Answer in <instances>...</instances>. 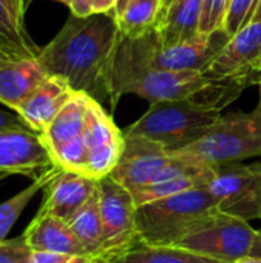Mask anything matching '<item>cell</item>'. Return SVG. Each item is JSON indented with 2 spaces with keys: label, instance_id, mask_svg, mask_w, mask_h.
I'll use <instances>...</instances> for the list:
<instances>
[{
  "label": "cell",
  "instance_id": "cell-1",
  "mask_svg": "<svg viewBox=\"0 0 261 263\" xmlns=\"http://www.w3.org/2000/svg\"><path fill=\"white\" fill-rule=\"evenodd\" d=\"M118 39L114 14H71L58 34L40 48L37 59L49 74L63 77L74 91L112 108L109 71Z\"/></svg>",
  "mask_w": 261,
  "mask_h": 263
},
{
  "label": "cell",
  "instance_id": "cell-2",
  "mask_svg": "<svg viewBox=\"0 0 261 263\" xmlns=\"http://www.w3.org/2000/svg\"><path fill=\"white\" fill-rule=\"evenodd\" d=\"M157 43L155 29L135 39L120 34L109 71L112 109L123 94H137L149 103H157L191 99L209 83L211 79L205 72L166 71L154 66Z\"/></svg>",
  "mask_w": 261,
  "mask_h": 263
},
{
  "label": "cell",
  "instance_id": "cell-3",
  "mask_svg": "<svg viewBox=\"0 0 261 263\" xmlns=\"http://www.w3.org/2000/svg\"><path fill=\"white\" fill-rule=\"evenodd\" d=\"M220 211L218 202L205 188H192L140 205L135 217L138 239L149 245H177Z\"/></svg>",
  "mask_w": 261,
  "mask_h": 263
},
{
  "label": "cell",
  "instance_id": "cell-4",
  "mask_svg": "<svg viewBox=\"0 0 261 263\" xmlns=\"http://www.w3.org/2000/svg\"><path fill=\"white\" fill-rule=\"evenodd\" d=\"M222 117V111L189 99L151 103L149 109L125 134L149 139L169 153L182 151L200 140Z\"/></svg>",
  "mask_w": 261,
  "mask_h": 263
},
{
  "label": "cell",
  "instance_id": "cell-5",
  "mask_svg": "<svg viewBox=\"0 0 261 263\" xmlns=\"http://www.w3.org/2000/svg\"><path fill=\"white\" fill-rule=\"evenodd\" d=\"M177 154L192 157L211 168L261 156V86L260 100L252 111L222 114L200 140Z\"/></svg>",
  "mask_w": 261,
  "mask_h": 263
},
{
  "label": "cell",
  "instance_id": "cell-6",
  "mask_svg": "<svg viewBox=\"0 0 261 263\" xmlns=\"http://www.w3.org/2000/svg\"><path fill=\"white\" fill-rule=\"evenodd\" d=\"M257 233L258 230H254L248 220L220 211L192 230L175 247L217 262L235 263L251 256Z\"/></svg>",
  "mask_w": 261,
  "mask_h": 263
},
{
  "label": "cell",
  "instance_id": "cell-7",
  "mask_svg": "<svg viewBox=\"0 0 261 263\" xmlns=\"http://www.w3.org/2000/svg\"><path fill=\"white\" fill-rule=\"evenodd\" d=\"M98 193L105 234L103 259H106L140 242L135 223L138 205L132 193L111 176L98 180Z\"/></svg>",
  "mask_w": 261,
  "mask_h": 263
},
{
  "label": "cell",
  "instance_id": "cell-8",
  "mask_svg": "<svg viewBox=\"0 0 261 263\" xmlns=\"http://www.w3.org/2000/svg\"><path fill=\"white\" fill-rule=\"evenodd\" d=\"M85 143L88 149L86 176L100 180L112 173L125 148V133L100 102L89 96L85 117Z\"/></svg>",
  "mask_w": 261,
  "mask_h": 263
},
{
  "label": "cell",
  "instance_id": "cell-9",
  "mask_svg": "<svg viewBox=\"0 0 261 263\" xmlns=\"http://www.w3.org/2000/svg\"><path fill=\"white\" fill-rule=\"evenodd\" d=\"M171 157L172 153L162 145L140 136L125 134V148L109 176L131 193H135L151 183Z\"/></svg>",
  "mask_w": 261,
  "mask_h": 263
},
{
  "label": "cell",
  "instance_id": "cell-10",
  "mask_svg": "<svg viewBox=\"0 0 261 263\" xmlns=\"http://www.w3.org/2000/svg\"><path fill=\"white\" fill-rule=\"evenodd\" d=\"M55 168L42 134L23 128L0 133V173L37 179Z\"/></svg>",
  "mask_w": 261,
  "mask_h": 263
},
{
  "label": "cell",
  "instance_id": "cell-11",
  "mask_svg": "<svg viewBox=\"0 0 261 263\" xmlns=\"http://www.w3.org/2000/svg\"><path fill=\"white\" fill-rule=\"evenodd\" d=\"M229 40L231 35L225 29H218L211 34H198L194 39L172 46H160L157 43L152 63L166 71L206 72Z\"/></svg>",
  "mask_w": 261,
  "mask_h": 263
},
{
  "label": "cell",
  "instance_id": "cell-12",
  "mask_svg": "<svg viewBox=\"0 0 261 263\" xmlns=\"http://www.w3.org/2000/svg\"><path fill=\"white\" fill-rule=\"evenodd\" d=\"M205 74L211 79L251 76L261 85V20L232 35Z\"/></svg>",
  "mask_w": 261,
  "mask_h": 263
},
{
  "label": "cell",
  "instance_id": "cell-13",
  "mask_svg": "<svg viewBox=\"0 0 261 263\" xmlns=\"http://www.w3.org/2000/svg\"><path fill=\"white\" fill-rule=\"evenodd\" d=\"M209 170L211 166H206L192 157L172 153L171 160L158 173V176L146 186L132 193V196L140 206L192 188H202Z\"/></svg>",
  "mask_w": 261,
  "mask_h": 263
},
{
  "label": "cell",
  "instance_id": "cell-14",
  "mask_svg": "<svg viewBox=\"0 0 261 263\" xmlns=\"http://www.w3.org/2000/svg\"><path fill=\"white\" fill-rule=\"evenodd\" d=\"M74 94L63 77L49 74L14 111L29 129L42 134Z\"/></svg>",
  "mask_w": 261,
  "mask_h": 263
},
{
  "label": "cell",
  "instance_id": "cell-15",
  "mask_svg": "<svg viewBox=\"0 0 261 263\" xmlns=\"http://www.w3.org/2000/svg\"><path fill=\"white\" fill-rule=\"evenodd\" d=\"M98 180L80 173L58 170L43 188L42 210L69 222L97 190Z\"/></svg>",
  "mask_w": 261,
  "mask_h": 263
},
{
  "label": "cell",
  "instance_id": "cell-16",
  "mask_svg": "<svg viewBox=\"0 0 261 263\" xmlns=\"http://www.w3.org/2000/svg\"><path fill=\"white\" fill-rule=\"evenodd\" d=\"M260 174L261 163H229L222 166H212L208 171L202 188H205L218 202L222 211L228 213L252 193Z\"/></svg>",
  "mask_w": 261,
  "mask_h": 263
},
{
  "label": "cell",
  "instance_id": "cell-17",
  "mask_svg": "<svg viewBox=\"0 0 261 263\" xmlns=\"http://www.w3.org/2000/svg\"><path fill=\"white\" fill-rule=\"evenodd\" d=\"M22 236L31 251L89 256L69 228L68 222L46 213L42 208L29 222Z\"/></svg>",
  "mask_w": 261,
  "mask_h": 263
},
{
  "label": "cell",
  "instance_id": "cell-18",
  "mask_svg": "<svg viewBox=\"0 0 261 263\" xmlns=\"http://www.w3.org/2000/svg\"><path fill=\"white\" fill-rule=\"evenodd\" d=\"M48 76L37 57L0 60V103L14 111Z\"/></svg>",
  "mask_w": 261,
  "mask_h": 263
},
{
  "label": "cell",
  "instance_id": "cell-19",
  "mask_svg": "<svg viewBox=\"0 0 261 263\" xmlns=\"http://www.w3.org/2000/svg\"><path fill=\"white\" fill-rule=\"evenodd\" d=\"M203 0H174L160 12L155 34L160 46H172L200 34Z\"/></svg>",
  "mask_w": 261,
  "mask_h": 263
},
{
  "label": "cell",
  "instance_id": "cell-20",
  "mask_svg": "<svg viewBox=\"0 0 261 263\" xmlns=\"http://www.w3.org/2000/svg\"><path fill=\"white\" fill-rule=\"evenodd\" d=\"M88 99V94L75 91L71 100L60 109L49 126L42 133V139L49 153L83 134Z\"/></svg>",
  "mask_w": 261,
  "mask_h": 263
},
{
  "label": "cell",
  "instance_id": "cell-21",
  "mask_svg": "<svg viewBox=\"0 0 261 263\" xmlns=\"http://www.w3.org/2000/svg\"><path fill=\"white\" fill-rule=\"evenodd\" d=\"M25 0H0V46L18 57H37L40 48L25 29Z\"/></svg>",
  "mask_w": 261,
  "mask_h": 263
},
{
  "label": "cell",
  "instance_id": "cell-22",
  "mask_svg": "<svg viewBox=\"0 0 261 263\" xmlns=\"http://www.w3.org/2000/svg\"><path fill=\"white\" fill-rule=\"evenodd\" d=\"M68 225L89 256L103 259L105 234H103V222L100 214L98 185L94 194L86 200V203L71 217Z\"/></svg>",
  "mask_w": 261,
  "mask_h": 263
},
{
  "label": "cell",
  "instance_id": "cell-23",
  "mask_svg": "<svg viewBox=\"0 0 261 263\" xmlns=\"http://www.w3.org/2000/svg\"><path fill=\"white\" fill-rule=\"evenodd\" d=\"M105 263H222L175 245H149L137 242L123 253L103 259Z\"/></svg>",
  "mask_w": 261,
  "mask_h": 263
},
{
  "label": "cell",
  "instance_id": "cell-24",
  "mask_svg": "<svg viewBox=\"0 0 261 263\" xmlns=\"http://www.w3.org/2000/svg\"><path fill=\"white\" fill-rule=\"evenodd\" d=\"M163 0H131L115 17L120 34L135 39L155 29Z\"/></svg>",
  "mask_w": 261,
  "mask_h": 263
},
{
  "label": "cell",
  "instance_id": "cell-25",
  "mask_svg": "<svg viewBox=\"0 0 261 263\" xmlns=\"http://www.w3.org/2000/svg\"><path fill=\"white\" fill-rule=\"evenodd\" d=\"M58 170L60 168L55 166V168L46 171L40 177L34 179V182L29 186H26L25 190H22L20 193H17L11 199L0 203V243L8 239V234H9L11 228L14 227V223L20 217V214L25 211L28 203L32 200V197L48 185V182L57 174Z\"/></svg>",
  "mask_w": 261,
  "mask_h": 263
},
{
  "label": "cell",
  "instance_id": "cell-26",
  "mask_svg": "<svg viewBox=\"0 0 261 263\" xmlns=\"http://www.w3.org/2000/svg\"><path fill=\"white\" fill-rule=\"evenodd\" d=\"M231 0H203L200 17V34L225 29Z\"/></svg>",
  "mask_w": 261,
  "mask_h": 263
},
{
  "label": "cell",
  "instance_id": "cell-27",
  "mask_svg": "<svg viewBox=\"0 0 261 263\" xmlns=\"http://www.w3.org/2000/svg\"><path fill=\"white\" fill-rule=\"evenodd\" d=\"M258 3L260 0H231L225 31L232 37L245 26H248L255 15Z\"/></svg>",
  "mask_w": 261,
  "mask_h": 263
},
{
  "label": "cell",
  "instance_id": "cell-28",
  "mask_svg": "<svg viewBox=\"0 0 261 263\" xmlns=\"http://www.w3.org/2000/svg\"><path fill=\"white\" fill-rule=\"evenodd\" d=\"M31 250L23 236L0 243V263H28Z\"/></svg>",
  "mask_w": 261,
  "mask_h": 263
},
{
  "label": "cell",
  "instance_id": "cell-29",
  "mask_svg": "<svg viewBox=\"0 0 261 263\" xmlns=\"http://www.w3.org/2000/svg\"><path fill=\"white\" fill-rule=\"evenodd\" d=\"M228 214L242 217L248 222L254 219H261V174L252 193L243 202H240L232 210H229Z\"/></svg>",
  "mask_w": 261,
  "mask_h": 263
},
{
  "label": "cell",
  "instance_id": "cell-30",
  "mask_svg": "<svg viewBox=\"0 0 261 263\" xmlns=\"http://www.w3.org/2000/svg\"><path fill=\"white\" fill-rule=\"evenodd\" d=\"M102 259L92 256H77L65 253H45L31 251L28 263H100Z\"/></svg>",
  "mask_w": 261,
  "mask_h": 263
},
{
  "label": "cell",
  "instance_id": "cell-31",
  "mask_svg": "<svg viewBox=\"0 0 261 263\" xmlns=\"http://www.w3.org/2000/svg\"><path fill=\"white\" fill-rule=\"evenodd\" d=\"M23 128H28V126L15 111L0 109V133L9 131V129H23Z\"/></svg>",
  "mask_w": 261,
  "mask_h": 263
},
{
  "label": "cell",
  "instance_id": "cell-32",
  "mask_svg": "<svg viewBox=\"0 0 261 263\" xmlns=\"http://www.w3.org/2000/svg\"><path fill=\"white\" fill-rule=\"evenodd\" d=\"M92 5H94V0H72L69 9H71V14L77 17H88L94 14Z\"/></svg>",
  "mask_w": 261,
  "mask_h": 263
},
{
  "label": "cell",
  "instance_id": "cell-33",
  "mask_svg": "<svg viewBox=\"0 0 261 263\" xmlns=\"http://www.w3.org/2000/svg\"><path fill=\"white\" fill-rule=\"evenodd\" d=\"M118 0H94L92 12L94 14H114Z\"/></svg>",
  "mask_w": 261,
  "mask_h": 263
},
{
  "label": "cell",
  "instance_id": "cell-34",
  "mask_svg": "<svg viewBox=\"0 0 261 263\" xmlns=\"http://www.w3.org/2000/svg\"><path fill=\"white\" fill-rule=\"evenodd\" d=\"M251 256H257V257H261V228L257 233V240L254 243V248H252V253Z\"/></svg>",
  "mask_w": 261,
  "mask_h": 263
},
{
  "label": "cell",
  "instance_id": "cell-35",
  "mask_svg": "<svg viewBox=\"0 0 261 263\" xmlns=\"http://www.w3.org/2000/svg\"><path fill=\"white\" fill-rule=\"evenodd\" d=\"M129 2H131V0H118V2H117V6H115V11H114V17H117V15L125 9V6H126Z\"/></svg>",
  "mask_w": 261,
  "mask_h": 263
},
{
  "label": "cell",
  "instance_id": "cell-36",
  "mask_svg": "<svg viewBox=\"0 0 261 263\" xmlns=\"http://www.w3.org/2000/svg\"><path fill=\"white\" fill-rule=\"evenodd\" d=\"M12 57H18V55L12 54L11 51H8L3 46H0V60H8V59H12Z\"/></svg>",
  "mask_w": 261,
  "mask_h": 263
},
{
  "label": "cell",
  "instance_id": "cell-37",
  "mask_svg": "<svg viewBox=\"0 0 261 263\" xmlns=\"http://www.w3.org/2000/svg\"><path fill=\"white\" fill-rule=\"evenodd\" d=\"M235 263H261V257H257V256H246V257L237 260Z\"/></svg>",
  "mask_w": 261,
  "mask_h": 263
},
{
  "label": "cell",
  "instance_id": "cell-38",
  "mask_svg": "<svg viewBox=\"0 0 261 263\" xmlns=\"http://www.w3.org/2000/svg\"><path fill=\"white\" fill-rule=\"evenodd\" d=\"M261 20V0L260 3H258V8H257V11H255V15H254V18H252V22H260Z\"/></svg>",
  "mask_w": 261,
  "mask_h": 263
},
{
  "label": "cell",
  "instance_id": "cell-39",
  "mask_svg": "<svg viewBox=\"0 0 261 263\" xmlns=\"http://www.w3.org/2000/svg\"><path fill=\"white\" fill-rule=\"evenodd\" d=\"M55 2H60V3H65L66 6H71L72 0H55Z\"/></svg>",
  "mask_w": 261,
  "mask_h": 263
},
{
  "label": "cell",
  "instance_id": "cell-40",
  "mask_svg": "<svg viewBox=\"0 0 261 263\" xmlns=\"http://www.w3.org/2000/svg\"><path fill=\"white\" fill-rule=\"evenodd\" d=\"M172 2H174V0H163V6H162V9H163L165 6H168L169 3H172Z\"/></svg>",
  "mask_w": 261,
  "mask_h": 263
},
{
  "label": "cell",
  "instance_id": "cell-41",
  "mask_svg": "<svg viewBox=\"0 0 261 263\" xmlns=\"http://www.w3.org/2000/svg\"><path fill=\"white\" fill-rule=\"evenodd\" d=\"M8 176H9V174H6V173H0V182H2V180H5Z\"/></svg>",
  "mask_w": 261,
  "mask_h": 263
},
{
  "label": "cell",
  "instance_id": "cell-42",
  "mask_svg": "<svg viewBox=\"0 0 261 263\" xmlns=\"http://www.w3.org/2000/svg\"><path fill=\"white\" fill-rule=\"evenodd\" d=\"M100 263H105V262H103V260H102V262H100Z\"/></svg>",
  "mask_w": 261,
  "mask_h": 263
}]
</instances>
